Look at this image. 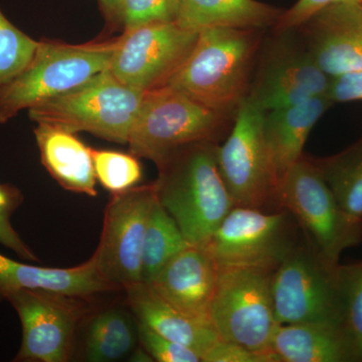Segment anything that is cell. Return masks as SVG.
<instances>
[{"label": "cell", "mask_w": 362, "mask_h": 362, "mask_svg": "<svg viewBox=\"0 0 362 362\" xmlns=\"http://www.w3.org/2000/svg\"><path fill=\"white\" fill-rule=\"evenodd\" d=\"M339 265L326 261L306 240H299L272 274L278 325L322 322L340 326Z\"/></svg>", "instance_id": "52a82bcc"}, {"label": "cell", "mask_w": 362, "mask_h": 362, "mask_svg": "<svg viewBox=\"0 0 362 362\" xmlns=\"http://www.w3.org/2000/svg\"><path fill=\"white\" fill-rule=\"evenodd\" d=\"M189 245L173 216L156 197L143 242L142 282L148 284L169 259Z\"/></svg>", "instance_id": "d4e9b609"}, {"label": "cell", "mask_w": 362, "mask_h": 362, "mask_svg": "<svg viewBox=\"0 0 362 362\" xmlns=\"http://www.w3.org/2000/svg\"><path fill=\"white\" fill-rule=\"evenodd\" d=\"M23 289L6 298L20 317L23 339L16 362H66L70 361L80 321L87 315L83 300Z\"/></svg>", "instance_id": "5bb4252c"}, {"label": "cell", "mask_w": 362, "mask_h": 362, "mask_svg": "<svg viewBox=\"0 0 362 362\" xmlns=\"http://www.w3.org/2000/svg\"><path fill=\"white\" fill-rule=\"evenodd\" d=\"M42 290L68 296L90 298L117 291L102 278L90 257L73 268H49L14 261L0 254V300L18 290Z\"/></svg>", "instance_id": "e0dca14e"}, {"label": "cell", "mask_w": 362, "mask_h": 362, "mask_svg": "<svg viewBox=\"0 0 362 362\" xmlns=\"http://www.w3.org/2000/svg\"><path fill=\"white\" fill-rule=\"evenodd\" d=\"M327 95L333 103L362 101V71L331 78Z\"/></svg>", "instance_id": "836d02e7"}, {"label": "cell", "mask_w": 362, "mask_h": 362, "mask_svg": "<svg viewBox=\"0 0 362 362\" xmlns=\"http://www.w3.org/2000/svg\"><path fill=\"white\" fill-rule=\"evenodd\" d=\"M264 112L240 105L226 141L216 151L218 170L235 206L275 211L278 178L263 134Z\"/></svg>", "instance_id": "8fae6325"}, {"label": "cell", "mask_w": 362, "mask_h": 362, "mask_svg": "<svg viewBox=\"0 0 362 362\" xmlns=\"http://www.w3.org/2000/svg\"><path fill=\"white\" fill-rule=\"evenodd\" d=\"M39 42L14 25L0 7V87L28 65Z\"/></svg>", "instance_id": "83f0119b"}, {"label": "cell", "mask_w": 362, "mask_h": 362, "mask_svg": "<svg viewBox=\"0 0 362 362\" xmlns=\"http://www.w3.org/2000/svg\"><path fill=\"white\" fill-rule=\"evenodd\" d=\"M199 32L176 23H149L124 30L117 39L109 71L142 92L159 89L180 70L194 49Z\"/></svg>", "instance_id": "4fadbf2b"}, {"label": "cell", "mask_w": 362, "mask_h": 362, "mask_svg": "<svg viewBox=\"0 0 362 362\" xmlns=\"http://www.w3.org/2000/svg\"><path fill=\"white\" fill-rule=\"evenodd\" d=\"M137 327L139 344L148 352L154 361L202 362V357L194 350L171 341L139 321H137Z\"/></svg>", "instance_id": "4dcf8cb0"}, {"label": "cell", "mask_w": 362, "mask_h": 362, "mask_svg": "<svg viewBox=\"0 0 362 362\" xmlns=\"http://www.w3.org/2000/svg\"><path fill=\"white\" fill-rule=\"evenodd\" d=\"M124 291L136 320L171 341L194 350L202 357V362L204 354L220 339L211 323L178 310L149 284L138 283Z\"/></svg>", "instance_id": "ac0fdd59"}, {"label": "cell", "mask_w": 362, "mask_h": 362, "mask_svg": "<svg viewBox=\"0 0 362 362\" xmlns=\"http://www.w3.org/2000/svg\"><path fill=\"white\" fill-rule=\"evenodd\" d=\"M139 344L137 321L120 305L107 307L90 317L86 329L84 358L90 362L118 361Z\"/></svg>", "instance_id": "603a6c76"}, {"label": "cell", "mask_w": 362, "mask_h": 362, "mask_svg": "<svg viewBox=\"0 0 362 362\" xmlns=\"http://www.w3.org/2000/svg\"><path fill=\"white\" fill-rule=\"evenodd\" d=\"M272 274L254 268H218L209 320L221 340L252 351L271 352L272 337L278 326Z\"/></svg>", "instance_id": "ba28073f"}, {"label": "cell", "mask_w": 362, "mask_h": 362, "mask_svg": "<svg viewBox=\"0 0 362 362\" xmlns=\"http://www.w3.org/2000/svg\"><path fill=\"white\" fill-rule=\"evenodd\" d=\"M216 142L178 149L157 165V201L190 245L204 246L235 204L218 170Z\"/></svg>", "instance_id": "7a4b0ae2"}, {"label": "cell", "mask_w": 362, "mask_h": 362, "mask_svg": "<svg viewBox=\"0 0 362 362\" xmlns=\"http://www.w3.org/2000/svg\"><path fill=\"white\" fill-rule=\"evenodd\" d=\"M233 120L164 86L145 93L127 144L133 156L158 165L188 145L218 143Z\"/></svg>", "instance_id": "8992f818"}, {"label": "cell", "mask_w": 362, "mask_h": 362, "mask_svg": "<svg viewBox=\"0 0 362 362\" xmlns=\"http://www.w3.org/2000/svg\"><path fill=\"white\" fill-rule=\"evenodd\" d=\"M218 274V266L206 250L189 245L169 259L148 284L178 310L209 322Z\"/></svg>", "instance_id": "2e32d148"}, {"label": "cell", "mask_w": 362, "mask_h": 362, "mask_svg": "<svg viewBox=\"0 0 362 362\" xmlns=\"http://www.w3.org/2000/svg\"><path fill=\"white\" fill-rule=\"evenodd\" d=\"M340 328L354 362H362V261L339 265Z\"/></svg>", "instance_id": "484cf974"}, {"label": "cell", "mask_w": 362, "mask_h": 362, "mask_svg": "<svg viewBox=\"0 0 362 362\" xmlns=\"http://www.w3.org/2000/svg\"><path fill=\"white\" fill-rule=\"evenodd\" d=\"M359 2H361V4H362V0H359Z\"/></svg>", "instance_id": "d590c367"}, {"label": "cell", "mask_w": 362, "mask_h": 362, "mask_svg": "<svg viewBox=\"0 0 362 362\" xmlns=\"http://www.w3.org/2000/svg\"><path fill=\"white\" fill-rule=\"evenodd\" d=\"M359 0H298L296 4L283 11L276 25L272 28L274 33L286 32V30H296L310 16L324 7L331 4H341V2H356Z\"/></svg>", "instance_id": "d6a6232c"}, {"label": "cell", "mask_w": 362, "mask_h": 362, "mask_svg": "<svg viewBox=\"0 0 362 362\" xmlns=\"http://www.w3.org/2000/svg\"><path fill=\"white\" fill-rule=\"evenodd\" d=\"M99 1L103 7L105 13L117 20V14H118L121 0H99Z\"/></svg>", "instance_id": "e575fe53"}, {"label": "cell", "mask_w": 362, "mask_h": 362, "mask_svg": "<svg viewBox=\"0 0 362 362\" xmlns=\"http://www.w3.org/2000/svg\"><path fill=\"white\" fill-rule=\"evenodd\" d=\"M92 157L97 181L112 194L126 192L141 180V164L132 153L92 148Z\"/></svg>", "instance_id": "4316f807"}, {"label": "cell", "mask_w": 362, "mask_h": 362, "mask_svg": "<svg viewBox=\"0 0 362 362\" xmlns=\"http://www.w3.org/2000/svg\"><path fill=\"white\" fill-rule=\"evenodd\" d=\"M273 35L262 44L247 99L266 113L327 95L331 78L317 65L297 30Z\"/></svg>", "instance_id": "30bf717a"}, {"label": "cell", "mask_w": 362, "mask_h": 362, "mask_svg": "<svg viewBox=\"0 0 362 362\" xmlns=\"http://www.w3.org/2000/svg\"><path fill=\"white\" fill-rule=\"evenodd\" d=\"M202 362H277L271 352H257L220 339L202 357Z\"/></svg>", "instance_id": "1f68e13d"}, {"label": "cell", "mask_w": 362, "mask_h": 362, "mask_svg": "<svg viewBox=\"0 0 362 362\" xmlns=\"http://www.w3.org/2000/svg\"><path fill=\"white\" fill-rule=\"evenodd\" d=\"M282 13L257 0H181L175 23L199 33L211 28L265 30L276 25Z\"/></svg>", "instance_id": "7402d4cb"}, {"label": "cell", "mask_w": 362, "mask_h": 362, "mask_svg": "<svg viewBox=\"0 0 362 362\" xmlns=\"http://www.w3.org/2000/svg\"><path fill=\"white\" fill-rule=\"evenodd\" d=\"M181 0H121L117 20L124 30L157 23H175Z\"/></svg>", "instance_id": "f1b7e54d"}, {"label": "cell", "mask_w": 362, "mask_h": 362, "mask_svg": "<svg viewBox=\"0 0 362 362\" xmlns=\"http://www.w3.org/2000/svg\"><path fill=\"white\" fill-rule=\"evenodd\" d=\"M276 206L291 214L304 240L333 265L362 243V221L340 206L312 157L302 156L280 178Z\"/></svg>", "instance_id": "277c9868"}, {"label": "cell", "mask_w": 362, "mask_h": 362, "mask_svg": "<svg viewBox=\"0 0 362 362\" xmlns=\"http://www.w3.org/2000/svg\"><path fill=\"white\" fill-rule=\"evenodd\" d=\"M156 185H141L112 195L93 258L102 278L116 290L142 282V250Z\"/></svg>", "instance_id": "7c38bea8"}, {"label": "cell", "mask_w": 362, "mask_h": 362, "mask_svg": "<svg viewBox=\"0 0 362 362\" xmlns=\"http://www.w3.org/2000/svg\"><path fill=\"white\" fill-rule=\"evenodd\" d=\"M117 39L69 45L40 40L33 58L0 87V124L108 70Z\"/></svg>", "instance_id": "3957f363"}, {"label": "cell", "mask_w": 362, "mask_h": 362, "mask_svg": "<svg viewBox=\"0 0 362 362\" xmlns=\"http://www.w3.org/2000/svg\"><path fill=\"white\" fill-rule=\"evenodd\" d=\"M297 226L285 209L235 206L202 247L218 268L274 272L299 242Z\"/></svg>", "instance_id": "9c48e42d"}, {"label": "cell", "mask_w": 362, "mask_h": 362, "mask_svg": "<svg viewBox=\"0 0 362 362\" xmlns=\"http://www.w3.org/2000/svg\"><path fill=\"white\" fill-rule=\"evenodd\" d=\"M144 95L123 84L108 69L65 94L28 109V117L37 124L127 144Z\"/></svg>", "instance_id": "5b68a950"}, {"label": "cell", "mask_w": 362, "mask_h": 362, "mask_svg": "<svg viewBox=\"0 0 362 362\" xmlns=\"http://www.w3.org/2000/svg\"><path fill=\"white\" fill-rule=\"evenodd\" d=\"M263 33L252 28L201 30L187 61L166 86L209 110L235 119L249 95Z\"/></svg>", "instance_id": "6da1fadb"}, {"label": "cell", "mask_w": 362, "mask_h": 362, "mask_svg": "<svg viewBox=\"0 0 362 362\" xmlns=\"http://www.w3.org/2000/svg\"><path fill=\"white\" fill-rule=\"evenodd\" d=\"M313 161L340 206L362 221V137L335 156Z\"/></svg>", "instance_id": "cb8c5ba5"}, {"label": "cell", "mask_w": 362, "mask_h": 362, "mask_svg": "<svg viewBox=\"0 0 362 362\" xmlns=\"http://www.w3.org/2000/svg\"><path fill=\"white\" fill-rule=\"evenodd\" d=\"M333 104L328 95H321L264 113V139L278 182L304 156L312 129Z\"/></svg>", "instance_id": "d6986e66"}, {"label": "cell", "mask_w": 362, "mask_h": 362, "mask_svg": "<svg viewBox=\"0 0 362 362\" xmlns=\"http://www.w3.org/2000/svg\"><path fill=\"white\" fill-rule=\"evenodd\" d=\"M296 30L317 65L330 78L362 71L361 2L324 7Z\"/></svg>", "instance_id": "9a60e30c"}, {"label": "cell", "mask_w": 362, "mask_h": 362, "mask_svg": "<svg viewBox=\"0 0 362 362\" xmlns=\"http://www.w3.org/2000/svg\"><path fill=\"white\" fill-rule=\"evenodd\" d=\"M270 351L277 362H354L341 328L332 323L278 325Z\"/></svg>", "instance_id": "44dd1931"}, {"label": "cell", "mask_w": 362, "mask_h": 362, "mask_svg": "<svg viewBox=\"0 0 362 362\" xmlns=\"http://www.w3.org/2000/svg\"><path fill=\"white\" fill-rule=\"evenodd\" d=\"M33 133L40 161L49 175L64 189L97 197L92 148L81 141L76 133L47 124H37Z\"/></svg>", "instance_id": "ffe728a7"}, {"label": "cell", "mask_w": 362, "mask_h": 362, "mask_svg": "<svg viewBox=\"0 0 362 362\" xmlns=\"http://www.w3.org/2000/svg\"><path fill=\"white\" fill-rule=\"evenodd\" d=\"M23 202V194L18 187L0 183V244L16 252L21 259L37 262V255L21 239L11 223V216Z\"/></svg>", "instance_id": "f546056e"}]
</instances>
